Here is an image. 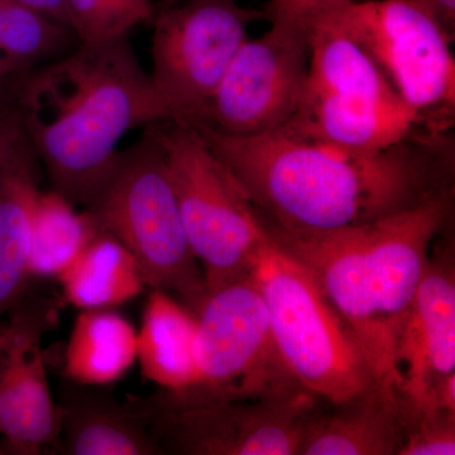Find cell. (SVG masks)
<instances>
[{
  "instance_id": "cell-1",
  "label": "cell",
  "mask_w": 455,
  "mask_h": 455,
  "mask_svg": "<svg viewBox=\"0 0 455 455\" xmlns=\"http://www.w3.org/2000/svg\"><path fill=\"white\" fill-rule=\"evenodd\" d=\"M196 128L238 180L269 232L347 229L451 190L453 154L451 140L440 132H421L381 151L366 152L283 130L229 136Z\"/></svg>"
},
{
  "instance_id": "cell-23",
  "label": "cell",
  "mask_w": 455,
  "mask_h": 455,
  "mask_svg": "<svg viewBox=\"0 0 455 455\" xmlns=\"http://www.w3.org/2000/svg\"><path fill=\"white\" fill-rule=\"evenodd\" d=\"M79 44H99L128 36L154 18L149 0H65Z\"/></svg>"
},
{
  "instance_id": "cell-13",
  "label": "cell",
  "mask_w": 455,
  "mask_h": 455,
  "mask_svg": "<svg viewBox=\"0 0 455 455\" xmlns=\"http://www.w3.org/2000/svg\"><path fill=\"white\" fill-rule=\"evenodd\" d=\"M444 248L430 253L397 338L396 395L403 424L455 415V269L451 247Z\"/></svg>"
},
{
  "instance_id": "cell-5",
  "label": "cell",
  "mask_w": 455,
  "mask_h": 455,
  "mask_svg": "<svg viewBox=\"0 0 455 455\" xmlns=\"http://www.w3.org/2000/svg\"><path fill=\"white\" fill-rule=\"evenodd\" d=\"M251 274L267 305L278 353L302 388L329 405L381 388L348 323L309 269L271 236L256 254Z\"/></svg>"
},
{
  "instance_id": "cell-30",
  "label": "cell",
  "mask_w": 455,
  "mask_h": 455,
  "mask_svg": "<svg viewBox=\"0 0 455 455\" xmlns=\"http://www.w3.org/2000/svg\"><path fill=\"white\" fill-rule=\"evenodd\" d=\"M179 0H164V8L172 7V5L178 4Z\"/></svg>"
},
{
  "instance_id": "cell-6",
  "label": "cell",
  "mask_w": 455,
  "mask_h": 455,
  "mask_svg": "<svg viewBox=\"0 0 455 455\" xmlns=\"http://www.w3.org/2000/svg\"><path fill=\"white\" fill-rule=\"evenodd\" d=\"M100 232L132 253L147 287L175 296L196 313L206 293L188 242L163 147L151 128L127 151L86 206Z\"/></svg>"
},
{
  "instance_id": "cell-21",
  "label": "cell",
  "mask_w": 455,
  "mask_h": 455,
  "mask_svg": "<svg viewBox=\"0 0 455 455\" xmlns=\"http://www.w3.org/2000/svg\"><path fill=\"white\" fill-rule=\"evenodd\" d=\"M100 233L88 211L55 190L41 191L33 218L29 280L59 277Z\"/></svg>"
},
{
  "instance_id": "cell-2",
  "label": "cell",
  "mask_w": 455,
  "mask_h": 455,
  "mask_svg": "<svg viewBox=\"0 0 455 455\" xmlns=\"http://www.w3.org/2000/svg\"><path fill=\"white\" fill-rule=\"evenodd\" d=\"M20 118L52 190L84 209L137 127L166 121L128 36L79 44L18 77Z\"/></svg>"
},
{
  "instance_id": "cell-10",
  "label": "cell",
  "mask_w": 455,
  "mask_h": 455,
  "mask_svg": "<svg viewBox=\"0 0 455 455\" xmlns=\"http://www.w3.org/2000/svg\"><path fill=\"white\" fill-rule=\"evenodd\" d=\"M265 17L238 0H190L163 9L154 20L148 75L166 121H197L248 27Z\"/></svg>"
},
{
  "instance_id": "cell-22",
  "label": "cell",
  "mask_w": 455,
  "mask_h": 455,
  "mask_svg": "<svg viewBox=\"0 0 455 455\" xmlns=\"http://www.w3.org/2000/svg\"><path fill=\"white\" fill-rule=\"evenodd\" d=\"M73 29L18 0H0V56L18 73L71 52Z\"/></svg>"
},
{
  "instance_id": "cell-18",
  "label": "cell",
  "mask_w": 455,
  "mask_h": 455,
  "mask_svg": "<svg viewBox=\"0 0 455 455\" xmlns=\"http://www.w3.org/2000/svg\"><path fill=\"white\" fill-rule=\"evenodd\" d=\"M140 372L161 391L178 394L196 381V315L175 296L152 290L140 331Z\"/></svg>"
},
{
  "instance_id": "cell-4",
  "label": "cell",
  "mask_w": 455,
  "mask_h": 455,
  "mask_svg": "<svg viewBox=\"0 0 455 455\" xmlns=\"http://www.w3.org/2000/svg\"><path fill=\"white\" fill-rule=\"evenodd\" d=\"M309 68L295 113L281 130L355 151L388 148L433 131L401 100L366 51L329 13L307 32Z\"/></svg>"
},
{
  "instance_id": "cell-25",
  "label": "cell",
  "mask_w": 455,
  "mask_h": 455,
  "mask_svg": "<svg viewBox=\"0 0 455 455\" xmlns=\"http://www.w3.org/2000/svg\"><path fill=\"white\" fill-rule=\"evenodd\" d=\"M346 0H269L266 18L271 26L307 33L314 20Z\"/></svg>"
},
{
  "instance_id": "cell-8",
  "label": "cell",
  "mask_w": 455,
  "mask_h": 455,
  "mask_svg": "<svg viewBox=\"0 0 455 455\" xmlns=\"http://www.w3.org/2000/svg\"><path fill=\"white\" fill-rule=\"evenodd\" d=\"M196 381L188 390L158 391L156 406L247 400L302 388L275 343L267 305L252 274L205 293L196 310Z\"/></svg>"
},
{
  "instance_id": "cell-15",
  "label": "cell",
  "mask_w": 455,
  "mask_h": 455,
  "mask_svg": "<svg viewBox=\"0 0 455 455\" xmlns=\"http://www.w3.org/2000/svg\"><path fill=\"white\" fill-rule=\"evenodd\" d=\"M71 383L57 403L62 454L164 455L140 400L123 403L97 386Z\"/></svg>"
},
{
  "instance_id": "cell-24",
  "label": "cell",
  "mask_w": 455,
  "mask_h": 455,
  "mask_svg": "<svg viewBox=\"0 0 455 455\" xmlns=\"http://www.w3.org/2000/svg\"><path fill=\"white\" fill-rule=\"evenodd\" d=\"M455 415L438 414L412 419L403 425L397 455H454Z\"/></svg>"
},
{
  "instance_id": "cell-7",
  "label": "cell",
  "mask_w": 455,
  "mask_h": 455,
  "mask_svg": "<svg viewBox=\"0 0 455 455\" xmlns=\"http://www.w3.org/2000/svg\"><path fill=\"white\" fill-rule=\"evenodd\" d=\"M163 147L206 292L247 276L268 233L238 180L188 123L147 125Z\"/></svg>"
},
{
  "instance_id": "cell-31",
  "label": "cell",
  "mask_w": 455,
  "mask_h": 455,
  "mask_svg": "<svg viewBox=\"0 0 455 455\" xmlns=\"http://www.w3.org/2000/svg\"><path fill=\"white\" fill-rule=\"evenodd\" d=\"M0 454H4V451H3L2 445H0Z\"/></svg>"
},
{
  "instance_id": "cell-29",
  "label": "cell",
  "mask_w": 455,
  "mask_h": 455,
  "mask_svg": "<svg viewBox=\"0 0 455 455\" xmlns=\"http://www.w3.org/2000/svg\"><path fill=\"white\" fill-rule=\"evenodd\" d=\"M16 73L17 71L14 70V68H12V66L9 65L2 56H0V79H2V77L7 76L9 74Z\"/></svg>"
},
{
  "instance_id": "cell-27",
  "label": "cell",
  "mask_w": 455,
  "mask_h": 455,
  "mask_svg": "<svg viewBox=\"0 0 455 455\" xmlns=\"http://www.w3.org/2000/svg\"><path fill=\"white\" fill-rule=\"evenodd\" d=\"M18 2L23 3V4L41 12L44 16L52 18L57 22L71 28L70 16H68L65 0H18Z\"/></svg>"
},
{
  "instance_id": "cell-17",
  "label": "cell",
  "mask_w": 455,
  "mask_h": 455,
  "mask_svg": "<svg viewBox=\"0 0 455 455\" xmlns=\"http://www.w3.org/2000/svg\"><path fill=\"white\" fill-rule=\"evenodd\" d=\"M329 405V403H328ZM331 409L317 407L299 455H397L403 418L396 395L379 388Z\"/></svg>"
},
{
  "instance_id": "cell-14",
  "label": "cell",
  "mask_w": 455,
  "mask_h": 455,
  "mask_svg": "<svg viewBox=\"0 0 455 455\" xmlns=\"http://www.w3.org/2000/svg\"><path fill=\"white\" fill-rule=\"evenodd\" d=\"M55 301L23 296L0 323V436L3 451L38 455L59 447L60 411L44 366L42 338L57 319Z\"/></svg>"
},
{
  "instance_id": "cell-19",
  "label": "cell",
  "mask_w": 455,
  "mask_h": 455,
  "mask_svg": "<svg viewBox=\"0 0 455 455\" xmlns=\"http://www.w3.org/2000/svg\"><path fill=\"white\" fill-rule=\"evenodd\" d=\"M137 362V331L113 309L80 310L64 355V376L85 386L121 379Z\"/></svg>"
},
{
  "instance_id": "cell-9",
  "label": "cell",
  "mask_w": 455,
  "mask_h": 455,
  "mask_svg": "<svg viewBox=\"0 0 455 455\" xmlns=\"http://www.w3.org/2000/svg\"><path fill=\"white\" fill-rule=\"evenodd\" d=\"M326 13L427 127L449 130L455 109L453 32L430 9L418 0H346Z\"/></svg>"
},
{
  "instance_id": "cell-12",
  "label": "cell",
  "mask_w": 455,
  "mask_h": 455,
  "mask_svg": "<svg viewBox=\"0 0 455 455\" xmlns=\"http://www.w3.org/2000/svg\"><path fill=\"white\" fill-rule=\"evenodd\" d=\"M307 68V33L271 26L262 37L244 41L191 125L229 136L281 130L300 103Z\"/></svg>"
},
{
  "instance_id": "cell-16",
  "label": "cell",
  "mask_w": 455,
  "mask_h": 455,
  "mask_svg": "<svg viewBox=\"0 0 455 455\" xmlns=\"http://www.w3.org/2000/svg\"><path fill=\"white\" fill-rule=\"evenodd\" d=\"M40 160L23 128L0 169V323L28 290L33 218Z\"/></svg>"
},
{
  "instance_id": "cell-26",
  "label": "cell",
  "mask_w": 455,
  "mask_h": 455,
  "mask_svg": "<svg viewBox=\"0 0 455 455\" xmlns=\"http://www.w3.org/2000/svg\"><path fill=\"white\" fill-rule=\"evenodd\" d=\"M22 131L16 80L13 77H3L0 79V169L9 148Z\"/></svg>"
},
{
  "instance_id": "cell-11",
  "label": "cell",
  "mask_w": 455,
  "mask_h": 455,
  "mask_svg": "<svg viewBox=\"0 0 455 455\" xmlns=\"http://www.w3.org/2000/svg\"><path fill=\"white\" fill-rule=\"evenodd\" d=\"M140 401L163 454L178 455H299L307 421L323 403L305 388L188 406Z\"/></svg>"
},
{
  "instance_id": "cell-28",
  "label": "cell",
  "mask_w": 455,
  "mask_h": 455,
  "mask_svg": "<svg viewBox=\"0 0 455 455\" xmlns=\"http://www.w3.org/2000/svg\"><path fill=\"white\" fill-rule=\"evenodd\" d=\"M430 9L449 31L454 32L455 0H418Z\"/></svg>"
},
{
  "instance_id": "cell-20",
  "label": "cell",
  "mask_w": 455,
  "mask_h": 455,
  "mask_svg": "<svg viewBox=\"0 0 455 455\" xmlns=\"http://www.w3.org/2000/svg\"><path fill=\"white\" fill-rule=\"evenodd\" d=\"M57 280L62 299L80 310L114 309L139 298L147 287L130 251L104 232L84 248Z\"/></svg>"
},
{
  "instance_id": "cell-3",
  "label": "cell",
  "mask_w": 455,
  "mask_h": 455,
  "mask_svg": "<svg viewBox=\"0 0 455 455\" xmlns=\"http://www.w3.org/2000/svg\"><path fill=\"white\" fill-rule=\"evenodd\" d=\"M453 190L362 226L311 233L269 232L302 263L348 323L382 390L396 395L398 334L430 259L451 220ZM397 396V395H396Z\"/></svg>"
}]
</instances>
